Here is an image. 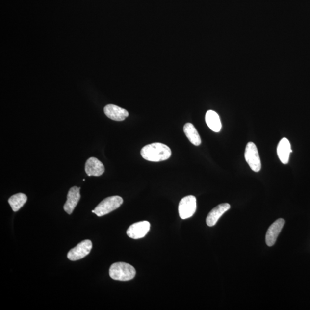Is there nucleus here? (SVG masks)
<instances>
[{
    "mask_svg": "<svg viewBox=\"0 0 310 310\" xmlns=\"http://www.w3.org/2000/svg\"><path fill=\"white\" fill-rule=\"evenodd\" d=\"M140 153L145 160L154 162L166 160L171 156L170 148L160 143L147 145L141 149Z\"/></svg>",
    "mask_w": 310,
    "mask_h": 310,
    "instance_id": "obj_1",
    "label": "nucleus"
},
{
    "mask_svg": "<svg viewBox=\"0 0 310 310\" xmlns=\"http://www.w3.org/2000/svg\"><path fill=\"white\" fill-rule=\"evenodd\" d=\"M136 274V269L133 266L126 262H116L111 265L109 269L110 278L116 281H130L134 278Z\"/></svg>",
    "mask_w": 310,
    "mask_h": 310,
    "instance_id": "obj_2",
    "label": "nucleus"
},
{
    "mask_svg": "<svg viewBox=\"0 0 310 310\" xmlns=\"http://www.w3.org/2000/svg\"><path fill=\"white\" fill-rule=\"evenodd\" d=\"M123 204V199L120 196L107 197L98 205L92 213L98 217H102L117 209Z\"/></svg>",
    "mask_w": 310,
    "mask_h": 310,
    "instance_id": "obj_3",
    "label": "nucleus"
},
{
    "mask_svg": "<svg viewBox=\"0 0 310 310\" xmlns=\"http://www.w3.org/2000/svg\"><path fill=\"white\" fill-rule=\"evenodd\" d=\"M246 161L251 170L258 173L261 170V163L257 147L253 142H249L245 151Z\"/></svg>",
    "mask_w": 310,
    "mask_h": 310,
    "instance_id": "obj_4",
    "label": "nucleus"
},
{
    "mask_svg": "<svg viewBox=\"0 0 310 310\" xmlns=\"http://www.w3.org/2000/svg\"><path fill=\"white\" fill-rule=\"evenodd\" d=\"M197 210V200L193 195L181 199L179 204V214L183 220L191 217Z\"/></svg>",
    "mask_w": 310,
    "mask_h": 310,
    "instance_id": "obj_5",
    "label": "nucleus"
},
{
    "mask_svg": "<svg viewBox=\"0 0 310 310\" xmlns=\"http://www.w3.org/2000/svg\"><path fill=\"white\" fill-rule=\"evenodd\" d=\"M93 247L92 242L86 240L80 242L69 252L67 258L71 261H77L85 258L90 254Z\"/></svg>",
    "mask_w": 310,
    "mask_h": 310,
    "instance_id": "obj_6",
    "label": "nucleus"
},
{
    "mask_svg": "<svg viewBox=\"0 0 310 310\" xmlns=\"http://www.w3.org/2000/svg\"><path fill=\"white\" fill-rule=\"evenodd\" d=\"M150 222L146 221L136 222L130 226L128 229L127 234L131 238H142L150 231Z\"/></svg>",
    "mask_w": 310,
    "mask_h": 310,
    "instance_id": "obj_7",
    "label": "nucleus"
},
{
    "mask_svg": "<svg viewBox=\"0 0 310 310\" xmlns=\"http://www.w3.org/2000/svg\"><path fill=\"white\" fill-rule=\"evenodd\" d=\"M284 224L285 220L282 218H280L269 227L265 236L266 244L269 247H272L275 244L278 235L281 232Z\"/></svg>",
    "mask_w": 310,
    "mask_h": 310,
    "instance_id": "obj_8",
    "label": "nucleus"
},
{
    "mask_svg": "<svg viewBox=\"0 0 310 310\" xmlns=\"http://www.w3.org/2000/svg\"><path fill=\"white\" fill-rule=\"evenodd\" d=\"M80 187L74 186L70 188L67 196V201L64 205V210L67 214H72L80 199Z\"/></svg>",
    "mask_w": 310,
    "mask_h": 310,
    "instance_id": "obj_9",
    "label": "nucleus"
},
{
    "mask_svg": "<svg viewBox=\"0 0 310 310\" xmlns=\"http://www.w3.org/2000/svg\"><path fill=\"white\" fill-rule=\"evenodd\" d=\"M85 171L88 176L100 177L105 172V167L101 161L92 157L86 161Z\"/></svg>",
    "mask_w": 310,
    "mask_h": 310,
    "instance_id": "obj_10",
    "label": "nucleus"
},
{
    "mask_svg": "<svg viewBox=\"0 0 310 310\" xmlns=\"http://www.w3.org/2000/svg\"><path fill=\"white\" fill-rule=\"evenodd\" d=\"M104 113L111 120L122 121L129 116L128 111L121 107L109 104L104 107Z\"/></svg>",
    "mask_w": 310,
    "mask_h": 310,
    "instance_id": "obj_11",
    "label": "nucleus"
},
{
    "mask_svg": "<svg viewBox=\"0 0 310 310\" xmlns=\"http://www.w3.org/2000/svg\"><path fill=\"white\" fill-rule=\"evenodd\" d=\"M231 205L229 204H222L214 207L207 218V224L208 227H213L217 224L219 219L221 218L225 212L230 209Z\"/></svg>",
    "mask_w": 310,
    "mask_h": 310,
    "instance_id": "obj_12",
    "label": "nucleus"
},
{
    "mask_svg": "<svg viewBox=\"0 0 310 310\" xmlns=\"http://www.w3.org/2000/svg\"><path fill=\"white\" fill-rule=\"evenodd\" d=\"M292 152L289 140L287 138H283L280 141L277 148L278 156L283 164H287L288 163L289 156Z\"/></svg>",
    "mask_w": 310,
    "mask_h": 310,
    "instance_id": "obj_13",
    "label": "nucleus"
},
{
    "mask_svg": "<svg viewBox=\"0 0 310 310\" xmlns=\"http://www.w3.org/2000/svg\"><path fill=\"white\" fill-rule=\"evenodd\" d=\"M205 121L207 126L214 132H220L222 124L218 114L213 110L207 111L205 116Z\"/></svg>",
    "mask_w": 310,
    "mask_h": 310,
    "instance_id": "obj_14",
    "label": "nucleus"
},
{
    "mask_svg": "<svg viewBox=\"0 0 310 310\" xmlns=\"http://www.w3.org/2000/svg\"><path fill=\"white\" fill-rule=\"evenodd\" d=\"M183 130L185 134L190 142L195 146H200L201 139L196 128L191 123H186L184 125Z\"/></svg>",
    "mask_w": 310,
    "mask_h": 310,
    "instance_id": "obj_15",
    "label": "nucleus"
},
{
    "mask_svg": "<svg viewBox=\"0 0 310 310\" xmlns=\"http://www.w3.org/2000/svg\"><path fill=\"white\" fill-rule=\"evenodd\" d=\"M27 201V197L23 193H18L12 195L8 200V203L11 206L13 211L16 212L21 208Z\"/></svg>",
    "mask_w": 310,
    "mask_h": 310,
    "instance_id": "obj_16",
    "label": "nucleus"
}]
</instances>
